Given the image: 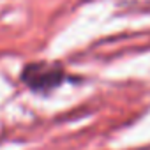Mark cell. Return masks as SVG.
I'll return each mask as SVG.
<instances>
[{"label": "cell", "mask_w": 150, "mask_h": 150, "mask_svg": "<svg viewBox=\"0 0 150 150\" xmlns=\"http://www.w3.org/2000/svg\"><path fill=\"white\" fill-rule=\"evenodd\" d=\"M21 80L27 83V87L37 94H48L50 90L62 85L65 80V72L57 64L48 62H35L25 65L21 72Z\"/></svg>", "instance_id": "6da1fadb"}]
</instances>
